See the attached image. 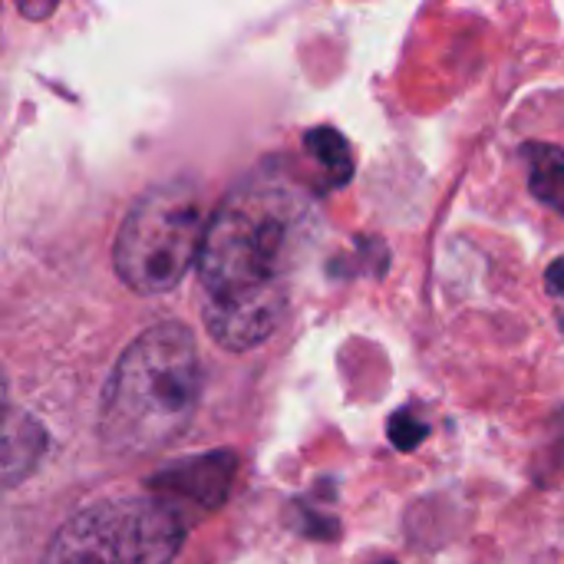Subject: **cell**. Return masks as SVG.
Masks as SVG:
<instances>
[{
  "instance_id": "cell-6",
  "label": "cell",
  "mask_w": 564,
  "mask_h": 564,
  "mask_svg": "<svg viewBox=\"0 0 564 564\" xmlns=\"http://www.w3.org/2000/svg\"><path fill=\"white\" fill-rule=\"evenodd\" d=\"M304 145L327 169V175H330L334 185H347L350 182V175H354V155H350L347 139L337 129H311L304 135Z\"/></svg>"
},
{
  "instance_id": "cell-10",
  "label": "cell",
  "mask_w": 564,
  "mask_h": 564,
  "mask_svg": "<svg viewBox=\"0 0 564 564\" xmlns=\"http://www.w3.org/2000/svg\"><path fill=\"white\" fill-rule=\"evenodd\" d=\"M7 410H10V390H7V377L0 370V436H3V426H7Z\"/></svg>"
},
{
  "instance_id": "cell-9",
  "label": "cell",
  "mask_w": 564,
  "mask_h": 564,
  "mask_svg": "<svg viewBox=\"0 0 564 564\" xmlns=\"http://www.w3.org/2000/svg\"><path fill=\"white\" fill-rule=\"evenodd\" d=\"M545 288H549V294L564 297V258H555V261L549 264V271H545Z\"/></svg>"
},
{
  "instance_id": "cell-1",
  "label": "cell",
  "mask_w": 564,
  "mask_h": 564,
  "mask_svg": "<svg viewBox=\"0 0 564 564\" xmlns=\"http://www.w3.org/2000/svg\"><path fill=\"white\" fill-rule=\"evenodd\" d=\"M311 225V202L291 182L258 175L208 215L198 284L208 334L225 350L261 347L288 314V268Z\"/></svg>"
},
{
  "instance_id": "cell-8",
  "label": "cell",
  "mask_w": 564,
  "mask_h": 564,
  "mask_svg": "<svg viewBox=\"0 0 564 564\" xmlns=\"http://www.w3.org/2000/svg\"><path fill=\"white\" fill-rule=\"evenodd\" d=\"M17 10L26 17V20H46L53 17V10L59 7V0H13Z\"/></svg>"
},
{
  "instance_id": "cell-4",
  "label": "cell",
  "mask_w": 564,
  "mask_h": 564,
  "mask_svg": "<svg viewBox=\"0 0 564 564\" xmlns=\"http://www.w3.org/2000/svg\"><path fill=\"white\" fill-rule=\"evenodd\" d=\"M185 542L182 509L169 499H106L76 512L43 564H169Z\"/></svg>"
},
{
  "instance_id": "cell-5",
  "label": "cell",
  "mask_w": 564,
  "mask_h": 564,
  "mask_svg": "<svg viewBox=\"0 0 564 564\" xmlns=\"http://www.w3.org/2000/svg\"><path fill=\"white\" fill-rule=\"evenodd\" d=\"M522 155L532 165V195L564 215V152L552 142H529Z\"/></svg>"
},
{
  "instance_id": "cell-3",
  "label": "cell",
  "mask_w": 564,
  "mask_h": 564,
  "mask_svg": "<svg viewBox=\"0 0 564 564\" xmlns=\"http://www.w3.org/2000/svg\"><path fill=\"white\" fill-rule=\"evenodd\" d=\"M208 208L195 185L169 182L149 188L116 235L112 264L119 281L135 294H169L198 264Z\"/></svg>"
},
{
  "instance_id": "cell-7",
  "label": "cell",
  "mask_w": 564,
  "mask_h": 564,
  "mask_svg": "<svg viewBox=\"0 0 564 564\" xmlns=\"http://www.w3.org/2000/svg\"><path fill=\"white\" fill-rule=\"evenodd\" d=\"M430 436V423L416 420L410 410H400L393 420H390V443L400 449V453H413L416 446H423Z\"/></svg>"
},
{
  "instance_id": "cell-2",
  "label": "cell",
  "mask_w": 564,
  "mask_h": 564,
  "mask_svg": "<svg viewBox=\"0 0 564 564\" xmlns=\"http://www.w3.org/2000/svg\"><path fill=\"white\" fill-rule=\"evenodd\" d=\"M202 397V357L185 324H155L119 357L99 413V436L112 453L152 456L192 423Z\"/></svg>"
}]
</instances>
